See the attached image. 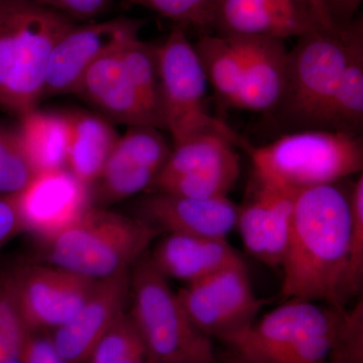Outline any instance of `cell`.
Masks as SVG:
<instances>
[{"label":"cell","instance_id":"30","mask_svg":"<svg viewBox=\"0 0 363 363\" xmlns=\"http://www.w3.org/2000/svg\"><path fill=\"white\" fill-rule=\"evenodd\" d=\"M350 230L348 266L346 272V298L358 295L363 279V176L360 174L350 192Z\"/></svg>","mask_w":363,"mask_h":363},{"label":"cell","instance_id":"27","mask_svg":"<svg viewBox=\"0 0 363 363\" xmlns=\"http://www.w3.org/2000/svg\"><path fill=\"white\" fill-rule=\"evenodd\" d=\"M30 332L16 296V269L0 272V363L20 357Z\"/></svg>","mask_w":363,"mask_h":363},{"label":"cell","instance_id":"13","mask_svg":"<svg viewBox=\"0 0 363 363\" xmlns=\"http://www.w3.org/2000/svg\"><path fill=\"white\" fill-rule=\"evenodd\" d=\"M91 195V187L66 168L35 174L13 197L23 231L47 242L87 212Z\"/></svg>","mask_w":363,"mask_h":363},{"label":"cell","instance_id":"33","mask_svg":"<svg viewBox=\"0 0 363 363\" xmlns=\"http://www.w3.org/2000/svg\"><path fill=\"white\" fill-rule=\"evenodd\" d=\"M72 20H94L108 11L112 0H37Z\"/></svg>","mask_w":363,"mask_h":363},{"label":"cell","instance_id":"38","mask_svg":"<svg viewBox=\"0 0 363 363\" xmlns=\"http://www.w3.org/2000/svg\"><path fill=\"white\" fill-rule=\"evenodd\" d=\"M218 362H221L222 363H247L245 362H241V360L238 359V358H235V357H233V355L229 354L228 352L223 353V354H222L221 357H219ZM327 363H335V362H329Z\"/></svg>","mask_w":363,"mask_h":363},{"label":"cell","instance_id":"6","mask_svg":"<svg viewBox=\"0 0 363 363\" xmlns=\"http://www.w3.org/2000/svg\"><path fill=\"white\" fill-rule=\"evenodd\" d=\"M130 298L145 363H219L212 339L193 323L149 253L131 269Z\"/></svg>","mask_w":363,"mask_h":363},{"label":"cell","instance_id":"34","mask_svg":"<svg viewBox=\"0 0 363 363\" xmlns=\"http://www.w3.org/2000/svg\"><path fill=\"white\" fill-rule=\"evenodd\" d=\"M21 363H68L60 355L51 337L30 332L20 354Z\"/></svg>","mask_w":363,"mask_h":363},{"label":"cell","instance_id":"8","mask_svg":"<svg viewBox=\"0 0 363 363\" xmlns=\"http://www.w3.org/2000/svg\"><path fill=\"white\" fill-rule=\"evenodd\" d=\"M157 68L164 130L173 145L192 136L215 131L250 152L252 145L206 107L207 80L194 45L185 26L176 25L167 39L157 45Z\"/></svg>","mask_w":363,"mask_h":363},{"label":"cell","instance_id":"15","mask_svg":"<svg viewBox=\"0 0 363 363\" xmlns=\"http://www.w3.org/2000/svg\"><path fill=\"white\" fill-rule=\"evenodd\" d=\"M172 147L161 130L152 126H128L119 135L94 185L104 204L123 201L152 187Z\"/></svg>","mask_w":363,"mask_h":363},{"label":"cell","instance_id":"35","mask_svg":"<svg viewBox=\"0 0 363 363\" xmlns=\"http://www.w3.org/2000/svg\"><path fill=\"white\" fill-rule=\"evenodd\" d=\"M23 231L13 195L0 196V247Z\"/></svg>","mask_w":363,"mask_h":363},{"label":"cell","instance_id":"11","mask_svg":"<svg viewBox=\"0 0 363 363\" xmlns=\"http://www.w3.org/2000/svg\"><path fill=\"white\" fill-rule=\"evenodd\" d=\"M334 28L310 0H216L211 26L223 37L281 40Z\"/></svg>","mask_w":363,"mask_h":363},{"label":"cell","instance_id":"23","mask_svg":"<svg viewBox=\"0 0 363 363\" xmlns=\"http://www.w3.org/2000/svg\"><path fill=\"white\" fill-rule=\"evenodd\" d=\"M363 128V21L351 40L347 63L318 130L362 135Z\"/></svg>","mask_w":363,"mask_h":363},{"label":"cell","instance_id":"12","mask_svg":"<svg viewBox=\"0 0 363 363\" xmlns=\"http://www.w3.org/2000/svg\"><path fill=\"white\" fill-rule=\"evenodd\" d=\"M145 21L111 18L72 26L52 52L44 97L75 94L81 79L95 62L140 37Z\"/></svg>","mask_w":363,"mask_h":363},{"label":"cell","instance_id":"19","mask_svg":"<svg viewBox=\"0 0 363 363\" xmlns=\"http://www.w3.org/2000/svg\"><path fill=\"white\" fill-rule=\"evenodd\" d=\"M243 73L235 108L272 113L285 90L289 51L285 40L245 39Z\"/></svg>","mask_w":363,"mask_h":363},{"label":"cell","instance_id":"16","mask_svg":"<svg viewBox=\"0 0 363 363\" xmlns=\"http://www.w3.org/2000/svg\"><path fill=\"white\" fill-rule=\"evenodd\" d=\"M130 298V272L98 279L89 297L65 324L55 329L52 341L68 363H86L93 348L118 319Z\"/></svg>","mask_w":363,"mask_h":363},{"label":"cell","instance_id":"14","mask_svg":"<svg viewBox=\"0 0 363 363\" xmlns=\"http://www.w3.org/2000/svg\"><path fill=\"white\" fill-rule=\"evenodd\" d=\"M96 281L52 264L16 269V296L28 328L55 330L65 324L84 304Z\"/></svg>","mask_w":363,"mask_h":363},{"label":"cell","instance_id":"21","mask_svg":"<svg viewBox=\"0 0 363 363\" xmlns=\"http://www.w3.org/2000/svg\"><path fill=\"white\" fill-rule=\"evenodd\" d=\"M21 145L35 174L67 168L70 121L68 114L33 108L18 116Z\"/></svg>","mask_w":363,"mask_h":363},{"label":"cell","instance_id":"25","mask_svg":"<svg viewBox=\"0 0 363 363\" xmlns=\"http://www.w3.org/2000/svg\"><path fill=\"white\" fill-rule=\"evenodd\" d=\"M121 56L145 108L157 128L164 130L157 45L143 42L140 37L135 38L123 45Z\"/></svg>","mask_w":363,"mask_h":363},{"label":"cell","instance_id":"37","mask_svg":"<svg viewBox=\"0 0 363 363\" xmlns=\"http://www.w3.org/2000/svg\"><path fill=\"white\" fill-rule=\"evenodd\" d=\"M310 1H311L313 6H314L315 9H317V11L318 13H320V16H321L322 18H323L324 20L329 23V25L336 26L335 25H334L333 23H332L331 18H329L328 13H327L326 9H325V7L323 6V4H322L321 0H310Z\"/></svg>","mask_w":363,"mask_h":363},{"label":"cell","instance_id":"4","mask_svg":"<svg viewBox=\"0 0 363 363\" xmlns=\"http://www.w3.org/2000/svg\"><path fill=\"white\" fill-rule=\"evenodd\" d=\"M255 181L298 192L362 174V135L337 131H291L252 147Z\"/></svg>","mask_w":363,"mask_h":363},{"label":"cell","instance_id":"39","mask_svg":"<svg viewBox=\"0 0 363 363\" xmlns=\"http://www.w3.org/2000/svg\"><path fill=\"white\" fill-rule=\"evenodd\" d=\"M9 363H21V362H20V359H18H18L13 360V362H11Z\"/></svg>","mask_w":363,"mask_h":363},{"label":"cell","instance_id":"9","mask_svg":"<svg viewBox=\"0 0 363 363\" xmlns=\"http://www.w3.org/2000/svg\"><path fill=\"white\" fill-rule=\"evenodd\" d=\"M236 147L233 140L215 131L176 143L152 187L155 192L196 199L227 197L240 178Z\"/></svg>","mask_w":363,"mask_h":363},{"label":"cell","instance_id":"17","mask_svg":"<svg viewBox=\"0 0 363 363\" xmlns=\"http://www.w3.org/2000/svg\"><path fill=\"white\" fill-rule=\"evenodd\" d=\"M240 207L227 197L196 199L155 192L140 203L143 220L168 233L227 240Z\"/></svg>","mask_w":363,"mask_h":363},{"label":"cell","instance_id":"3","mask_svg":"<svg viewBox=\"0 0 363 363\" xmlns=\"http://www.w3.org/2000/svg\"><path fill=\"white\" fill-rule=\"evenodd\" d=\"M342 310L291 298L220 342L247 363H327L335 350Z\"/></svg>","mask_w":363,"mask_h":363},{"label":"cell","instance_id":"28","mask_svg":"<svg viewBox=\"0 0 363 363\" xmlns=\"http://www.w3.org/2000/svg\"><path fill=\"white\" fill-rule=\"evenodd\" d=\"M86 363H145L142 336L125 312L98 341Z\"/></svg>","mask_w":363,"mask_h":363},{"label":"cell","instance_id":"7","mask_svg":"<svg viewBox=\"0 0 363 363\" xmlns=\"http://www.w3.org/2000/svg\"><path fill=\"white\" fill-rule=\"evenodd\" d=\"M362 21L298 38L289 51L285 90L272 113L291 131L318 130L347 63L353 33Z\"/></svg>","mask_w":363,"mask_h":363},{"label":"cell","instance_id":"36","mask_svg":"<svg viewBox=\"0 0 363 363\" xmlns=\"http://www.w3.org/2000/svg\"><path fill=\"white\" fill-rule=\"evenodd\" d=\"M322 4L336 26L347 25L355 20L363 0H321Z\"/></svg>","mask_w":363,"mask_h":363},{"label":"cell","instance_id":"22","mask_svg":"<svg viewBox=\"0 0 363 363\" xmlns=\"http://www.w3.org/2000/svg\"><path fill=\"white\" fill-rule=\"evenodd\" d=\"M67 114L70 121L67 169L92 187L101 174L119 135L104 116L86 111Z\"/></svg>","mask_w":363,"mask_h":363},{"label":"cell","instance_id":"29","mask_svg":"<svg viewBox=\"0 0 363 363\" xmlns=\"http://www.w3.org/2000/svg\"><path fill=\"white\" fill-rule=\"evenodd\" d=\"M35 175L16 128L0 121V196L16 194Z\"/></svg>","mask_w":363,"mask_h":363},{"label":"cell","instance_id":"26","mask_svg":"<svg viewBox=\"0 0 363 363\" xmlns=\"http://www.w3.org/2000/svg\"><path fill=\"white\" fill-rule=\"evenodd\" d=\"M257 184L264 190L267 207V247L262 262L281 267L288 247L298 192L257 181Z\"/></svg>","mask_w":363,"mask_h":363},{"label":"cell","instance_id":"20","mask_svg":"<svg viewBox=\"0 0 363 363\" xmlns=\"http://www.w3.org/2000/svg\"><path fill=\"white\" fill-rule=\"evenodd\" d=\"M150 255L167 279L187 284L243 262L227 240L169 233Z\"/></svg>","mask_w":363,"mask_h":363},{"label":"cell","instance_id":"2","mask_svg":"<svg viewBox=\"0 0 363 363\" xmlns=\"http://www.w3.org/2000/svg\"><path fill=\"white\" fill-rule=\"evenodd\" d=\"M75 25L37 0H0V108L18 117L37 108L52 52Z\"/></svg>","mask_w":363,"mask_h":363},{"label":"cell","instance_id":"5","mask_svg":"<svg viewBox=\"0 0 363 363\" xmlns=\"http://www.w3.org/2000/svg\"><path fill=\"white\" fill-rule=\"evenodd\" d=\"M161 233L143 218L91 206L70 228L47 241L48 259L98 281L130 272Z\"/></svg>","mask_w":363,"mask_h":363},{"label":"cell","instance_id":"24","mask_svg":"<svg viewBox=\"0 0 363 363\" xmlns=\"http://www.w3.org/2000/svg\"><path fill=\"white\" fill-rule=\"evenodd\" d=\"M194 47L208 84L222 104L235 106L243 73V48L240 38L205 33Z\"/></svg>","mask_w":363,"mask_h":363},{"label":"cell","instance_id":"18","mask_svg":"<svg viewBox=\"0 0 363 363\" xmlns=\"http://www.w3.org/2000/svg\"><path fill=\"white\" fill-rule=\"evenodd\" d=\"M121 48L105 55L86 71L75 94L106 119L128 126L157 128L124 66Z\"/></svg>","mask_w":363,"mask_h":363},{"label":"cell","instance_id":"10","mask_svg":"<svg viewBox=\"0 0 363 363\" xmlns=\"http://www.w3.org/2000/svg\"><path fill=\"white\" fill-rule=\"evenodd\" d=\"M177 295L196 327L219 341L250 326L264 305L253 292L245 262L187 284Z\"/></svg>","mask_w":363,"mask_h":363},{"label":"cell","instance_id":"32","mask_svg":"<svg viewBox=\"0 0 363 363\" xmlns=\"http://www.w3.org/2000/svg\"><path fill=\"white\" fill-rule=\"evenodd\" d=\"M331 362L363 363V306L360 298L350 311L342 310Z\"/></svg>","mask_w":363,"mask_h":363},{"label":"cell","instance_id":"31","mask_svg":"<svg viewBox=\"0 0 363 363\" xmlns=\"http://www.w3.org/2000/svg\"><path fill=\"white\" fill-rule=\"evenodd\" d=\"M143 7L177 25L192 26L200 30H211L216 0H123Z\"/></svg>","mask_w":363,"mask_h":363},{"label":"cell","instance_id":"1","mask_svg":"<svg viewBox=\"0 0 363 363\" xmlns=\"http://www.w3.org/2000/svg\"><path fill=\"white\" fill-rule=\"evenodd\" d=\"M350 230V193L337 183L298 191L281 294L344 309Z\"/></svg>","mask_w":363,"mask_h":363}]
</instances>
